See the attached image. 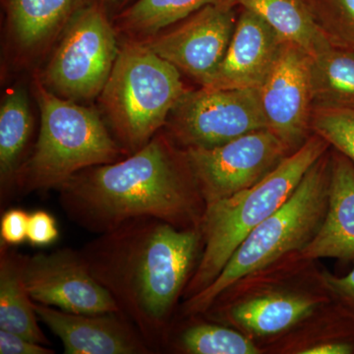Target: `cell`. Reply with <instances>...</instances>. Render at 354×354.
<instances>
[{
    "instance_id": "obj_1",
    "label": "cell",
    "mask_w": 354,
    "mask_h": 354,
    "mask_svg": "<svg viewBox=\"0 0 354 354\" xmlns=\"http://www.w3.org/2000/svg\"><path fill=\"white\" fill-rule=\"evenodd\" d=\"M79 251L149 348L153 353L162 351L202 252L200 228L140 216L99 234Z\"/></svg>"
},
{
    "instance_id": "obj_2",
    "label": "cell",
    "mask_w": 354,
    "mask_h": 354,
    "mask_svg": "<svg viewBox=\"0 0 354 354\" xmlns=\"http://www.w3.org/2000/svg\"><path fill=\"white\" fill-rule=\"evenodd\" d=\"M57 190L69 220L95 234L140 216L200 228L206 209L185 151L165 131L123 160L76 172Z\"/></svg>"
},
{
    "instance_id": "obj_3",
    "label": "cell",
    "mask_w": 354,
    "mask_h": 354,
    "mask_svg": "<svg viewBox=\"0 0 354 354\" xmlns=\"http://www.w3.org/2000/svg\"><path fill=\"white\" fill-rule=\"evenodd\" d=\"M329 148L325 140L313 133L252 187L207 205L200 223L202 252L184 290V299L215 281L247 235L285 204L310 167Z\"/></svg>"
},
{
    "instance_id": "obj_4",
    "label": "cell",
    "mask_w": 354,
    "mask_h": 354,
    "mask_svg": "<svg viewBox=\"0 0 354 354\" xmlns=\"http://www.w3.org/2000/svg\"><path fill=\"white\" fill-rule=\"evenodd\" d=\"M34 88L41 127L34 150L16 177L14 193L57 189L76 172L130 155L111 136L95 109L53 94L38 76Z\"/></svg>"
},
{
    "instance_id": "obj_5",
    "label": "cell",
    "mask_w": 354,
    "mask_h": 354,
    "mask_svg": "<svg viewBox=\"0 0 354 354\" xmlns=\"http://www.w3.org/2000/svg\"><path fill=\"white\" fill-rule=\"evenodd\" d=\"M330 152L310 167L285 204L254 228L232 254L215 281L184 300V316L207 313L216 300L241 279L265 269L286 254L299 252L318 232L329 198Z\"/></svg>"
},
{
    "instance_id": "obj_6",
    "label": "cell",
    "mask_w": 354,
    "mask_h": 354,
    "mask_svg": "<svg viewBox=\"0 0 354 354\" xmlns=\"http://www.w3.org/2000/svg\"><path fill=\"white\" fill-rule=\"evenodd\" d=\"M187 91L180 72L139 41L120 48L100 102L116 141L137 152L165 127Z\"/></svg>"
},
{
    "instance_id": "obj_7",
    "label": "cell",
    "mask_w": 354,
    "mask_h": 354,
    "mask_svg": "<svg viewBox=\"0 0 354 354\" xmlns=\"http://www.w3.org/2000/svg\"><path fill=\"white\" fill-rule=\"evenodd\" d=\"M120 48L102 0H93L73 16L60 43L38 76L51 93L72 102L101 95Z\"/></svg>"
},
{
    "instance_id": "obj_8",
    "label": "cell",
    "mask_w": 354,
    "mask_h": 354,
    "mask_svg": "<svg viewBox=\"0 0 354 354\" xmlns=\"http://www.w3.org/2000/svg\"><path fill=\"white\" fill-rule=\"evenodd\" d=\"M164 131L179 148H213L256 130L268 129L258 88L187 90Z\"/></svg>"
},
{
    "instance_id": "obj_9",
    "label": "cell",
    "mask_w": 354,
    "mask_h": 354,
    "mask_svg": "<svg viewBox=\"0 0 354 354\" xmlns=\"http://www.w3.org/2000/svg\"><path fill=\"white\" fill-rule=\"evenodd\" d=\"M184 151L206 206L252 187L291 153L269 129L213 148Z\"/></svg>"
},
{
    "instance_id": "obj_10",
    "label": "cell",
    "mask_w": 354,
    "mask_h": 354,
    "mask_svg": "<svg viewBox=\"0 0 354 354\" xmlns=\"http://www.w3.org/2000/svg\"><path fill=\"white\" fill-rule=\"evenodd\" d=\"M239 10L232 0H220L191 14L171 31L153 35L143 43L179 72L206 87L227 53Z\"/></svg>"
},
{
    "instance_id": "obj_11",
    "label": "cell",
    "mask_w": 354,
    "mask_h": 354,
    "mask_svg": "<svg viewBox=\"0 0 354 354\" xmlns=\"http://www.w3.org/2000/svg\"><path fill=\"white\" fill-rule=\"evenodd\" d=\"M23 278L34 302L70 313L121 312L111 293L88 269L79 250L66 247L27 255Z\"/></svg>"
},
{
    "instance_id": "obj_12",
    "label": "cell",
    "mask_w": 354,
    "mask_h": 354,
    "mask_svg": "<svg viewBox=\"0 0 354 354\" xmlns=\"http://www.w3.org/2000/svg\"><path fill=\"white\" fill-rule=\"evenodd\" d=\"M258 90L268 129L290 153L295 152L313 134L311 57L286 41L278 62Z\"/></svg>"
},
{
    "instance_id": "obj_13",
    "label": "cell",
    "mask_w": 354,
    "mask_h": 354,
    "mask_svg": "<svg viewBox=\"0 0 354 354\" xmlns=\"http://www.w3.org/2000/svg\"><path fill=\"white\" fill-rule=\"evenodd\" d=\"M35 312L67 354H152L138 330L122 312L76 314L34 302Z\"/></svg>"
},
{
    "instance_id": "obj_14",
    "label": "cell",
    "mask_w": 354,
    "mask_h": 354,
    "mask_svg": "<svg viewBox=\"0 0 354 354\" xmlns=\"http://www.w3.org/2000/svg\"><path fill=\"white\" fill-rule=\"evenodd\" d=\"M285 43L260 16L239 8L227 53L206 88H259L278 62Z\"/></svg>"
},
{
    "instance_id": "obj_15",
    "label": "cell",
    "mask_w": 354,
    "mask_h": 354,
    "mask_svg": "<svg viewBox=\"0 0 354 354\" xmlns=\"http://www.w3.org/2000/svg\"><path fill=\"white\" fill-rule=\"evenodd\" d=\"M299 259L354 261V165L346 156L330 152L329 198L318 232L297 253Z\"/></svg>"
},
{
    "instance_id": "obj_16",
    "label": "cell",
    "mask_w": 354,
    "mask_h": 354,
    "mask_svg": "<svg viewBox=\"0 0 354 354\" xmlns=\"http://www.w3.org/2000/svg\"><path fill=\"white\" fill-rule=\"evenodd\" d=\"M322 298L292 291H266L232 305L230 323L256 337L281 334L313 313Z\"/></svg>"
},
{
    "instance_id": "obj_17",
    "label": "cell",
    "mask_w": 354,
    "mask_h": 354,
    "mask_svg": "<svg viewBox=\"0 0 354 354\" xmlns=\"http://www.w3.org/2000/svg\"><path fill=\"white\" fill-rule=\"evenodd\" d=\"M93 0H2L9 30L24 53H36Z\"/></svg>"
},
{
    "instance_id": "obj_18",
    "label": "cell",
    "mask_w": 354,
    "mask_h": 354,
    "mask_svg": "<svg viewBox=\"0 0 354 354\" xmlns=\"http://www.w3.org/2000/svg\"><path fill=\"white\" fill-rule=\"evenodd\" d=\"M26 256L0 243V329L50 346L23 278Z\"/></svg>"
},
{
    "instance_id": "obj_19",
    "label": "cell",
    "mask_w": 354,
    "mask_h": 354,
    "mask_svg": "<svg viewBox=\"0 0 354 354\" xmlns=\"http://www.w3.org/2000/svg\"><path fill=\"white\" fill-rule=\"evenodd\" d=\"M239 8L257 14L286 41L313 57L332 41L324 34L305 0H232Z\"/></svg>"
},
{
    "instance_id": "obj_20",
    "label": "cell",
    "mask_w": 354,
    "mask_h": 354,
    "mask_svg": "<svg viewBox=\"0 0 354 354\" xmlns=\"http://www.w3.org/2000/svg\"><path fill=\"white\" fill-rule=\"evenodd\" d=\"M32 116L24 91L11 90L0 109V185L1 204L15 190L18 172L24 164L26 149L31 139Z\"/></svg>"
},
{
    "instance_id": "obj_21",
    "label": "cell",
    "mask_w": 354,
    "mask_h": 354,
    "mask_svg": "<svg viewBox=\"0 0 354 354\" xmlns=\"http://www.w3.org/2000/svg\"><path fill=\"white\" fill-rule=\"evenodd\" d=\"M315 109H354V51L330 44L311 57Z\"/></svg>"
},
{
    "instance_id": "obj_22",
    "label": "cell",
    "mask_w": 354,
    "mask_h": 354,
    "mask_svg": "<svg viewBox=\"0 0 354 354\" xmlns=\"http://www.w3.org/2000/svg\"><path fill=\"white\" fill-rule=\"evenodd\" d=\"M220 0H137L116 16V26L132 36L152 37L203 7Z\"/></svg>"
},
{
    "instance_id": "obj_23",
    "label": "cell",
    "mask_w": 354,
    "mask_h": 354,
    "mask_svg": "<svg viewBox=\"0 0 354 354\" xmlns=\"http://www.w3.org/2000/svg\"><path fill=\"white\" fill-rule=\"evenodd\" d=\"M177 346L183 353L188 354L262 353V349L248 335L209 323L195 324L184 330Z\"/></svg>"
},
{
    "instance_id": "obj_24",
    "label": "cell",
    "mask_w": 354,
    "mask_h": 354,
    "mask_svg": "<svg viewBox=\"0 0 354 354\" xmlns=\"http://www.w3.org/2000/svg\"><path fill=\"white\" fill-rule=\"evenodd\" d=\"M316 22L335 46L354 51V0H305Z\"/></svg>"
},
{
    "instance_id": "obj_25",
    "label": "cell",
    "mask_w": 354,
    "mask_h": 354,
    "mask_svg": "<svg viewBox=\"0 0 354 354\" xmlns=\"http://www.w3.org/2000/svg\"><path fill=\"white\" fill-rule=\"evenodd\" d=\"M311 130L354 165V109H315Z\"/></svg>"
},
{
    "instance_id": "obj_26",
    "label": "cell",
    "mask_w": 354,
    "mask_h": 354,
    "mask_svg": "<svg viewBox=\"0 0 354 354\" xmlns=\"http://www.w3.org/2000/svg\"><path fill=\"white\" fill-rule=\"evenodd\" d=\"M321 283L337 304L342 315L354 323V261L353 270L346 276L323 272Z\"/></svg>"
},
{
    "instance_id": "obj_27",
    "label": "cell",
    "mask_w": 354,
    "mask_h": 354,
    "mask_svg": "<svg viewBox=\"0 0 354 354\" xmlns=\"http://www.w3.org/2000/svg\"><path fill=\"white\" fill-rule=\"evenodd\" d=\"M59 236L57 221L44 209L30 214L27 241L32 246L44 247L57 242Z\"/></svg>"
},
{
    "instance_id": "obj_28",
    "label": "cell",
    "mask_w": 354,
    "mask_h": 354,
    "mask_svg": "<svg viewBox=\"0 0 354 354\" xmlns=\"http://www.w3.org/2000/svg\"><path fill=\"white\" fill-rule=\"evenodd\" d=\"M29 218L30 214L22 209L4 212L0 221V243L16 246L27 241Z\"/></svg>"
},
{
    "instance_id": "obj_29",
    "label": "cell",
    "mask_w": 354,
    "mask_h": 354,
    "mask_svg": "<svg viewBox=\"0 0 354 354\" xmlns=\"http://www.w3.org/2000/svg\"><path fill=\"white\" fill-rule=\"evenodd\" d=\"M48 346L26 339L15 333L0 329V354H53Z\"/></svg>"
},
{
    "instance_id": "obj_30",
    "label": "cell",
    "mask_w": 354,
    "mask_h": 354,
    "mask_svg": "<svg viewBox=\"0 0 354 354\" xmlns=\"http://www.w3.org/2000/svg\"><path fill=\"white\" fill-rule=\"evenodd\" d=\"M298 354H351L354 353V344L348 341L334 339L318 342L313 346L298 349Z\"/></svg>"
},
{
    "instance_id": "obj_31",
    "label": "cell",
    "mask_w": 354,
    "mask_h": 354,
    "mask_svg": "<svg viewBox=\"0 0 354 354\" xmlns=\"http://www.w3.org/2000/svg\"><path fill=\"white\" fill-rule=\"evenodd\" d=\"M104 1V6H106V8H109V7H122L127 3L128 0H102Z\"/></svg>"
}]
</instances>
